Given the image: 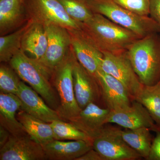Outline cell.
I'll return each instance as SVG.
<instances>
[{
	"instance_id": "15",
	"label": "cell",
	"mask_w": 160,
	"mask_h": 160,
	"mask_svg": "<svg viewBox=\"0 0 160 160\" xmlns=\"http://www.w3.org/2000/svg\"><path fill=\"white\" fill-rule=\"evenodd\" d=\"M17 95L22 102L20 110L48 123L62 120L58 111L50 108L32 87L21 81Z\"/></svg>"
},
{
	"instance_id": "8",
	"label": "cell",
	"mask_w": 160,
	"mask_h": 160,
	"mask_svg": "<svg viewBox=\"0 0 160 160\" xmlns=\"http://www.w3.org/2000/svg\"><path fill=\"white\" fill-rule=\"evenodd\" d=\"M102 54L101 69L122 83L135 100L144 86L135 72L126 52L118 53L103 52Z\"/></svg>"
},
{
	"instance_id": "18",
	"label": "cell",
	"mask_w": 160,
	"mask_h": 160,
	"mask_svg": "<svg viewBox=\"0 0 160 160\" xmlns=\"http://www.w3.org/2000/svg\"><path fill=\"white\" fill-rule=\"evenodd\" d=\"M26 0H0V36L19 29L29 21Z\"/></svg>"
},
{
	"instance_id": "1",
	"label": "cell",
	"mask_w": 160,
	"mask_h": 160,
	"mask_svg": "<svg viewBox=\"0 0 160 160\" xmlns=\"http://www.w3.org/2000/svg\"><path fill=\"white\" fill-rule=\"evenodd\" d=\"M81 29L102 53L125 52L140 38L132 32L98 13H94L89 20L81 23Z\"/></svg>"
},
{
	"instance_id": "17",
	"label": "cell",
	"mask_w": 160,
	"mask_h": 160,
	"mask_svg": "<svg viewBox=\"0 0 160 160\" xmlns=\"http://www.w3.org/2000/svg\"><path fill=\"white\" fill-rule=\"evenodd\" d=\"M47 159L76 160L92 149V142L86 140H53L42 145Z\"/></svg>"
},
{
	"instance_id": "23",
	"label": "cell",
	"mask_w": 160,
	"mask_h": 160,
	"mask_svg": "<svg viewBox=\"0 0 160 160\" xmlns=\"http://www.w3.org/2000/svg\"><path fill=\"white\" fill-rule=\"evenodd\" d=\"M30 20L19 29L11 33L0 36V62L9 63L22 49V42L25 32L31 25Z\"/></svg>"
},
{
	"instance_id": "13",
	"label": "cell",
	"mask_w": 160,
	"mask_h": 160,
	"mask_svg": "<svg viewBox=\"0 0 160 160\" xmlns=\"http://www.w3.org/2000/svg\"><path fill=\"white\" fill-rule=\"evenodd\" d=\"M109 123H115L125 129L147 127L151 130L156 125L146 108L136 100H133L129 106L111 110L108 119Z\"/></svg>"
},
{
	"instance_id": "6",
	"label": "cell",
	"mask_w": 160,
	"mask_h": 160,
	"mask_svg": "<svg viewBox=\"0 0 160 160\" xmlns=\"http://www.w3.org/2000/svg\"><path fill=\"white\" fill-rule=\"evenodd\" d=\"M29 20L44 26L54 25L68 30L81 29V23L71 18L58 0H26Z\"/></svg>"
},
{
	"instance_id": "30",
	"label": "cell",
	"mask_w": 160,
	"mask_h": 160,
	"mask_svg": "<svg viewBox=\"0 0 160 160\" xmlns=\"http://www.w3.org/2000/svg\"><path fill=\"white\" fill-rule=\"evenodd\" d=\"M149 16L157 23L160 29V0H150Z\"/></svg>"
},
{
	"instance_id": "14",
	"label": "cell",
	"mask_w": 160,
	"mask_h": 160,
	"mask_svg": "<svg viewBox=\"0 0 160 160\" xmlns=\"http://www.w3.org/2000/svg\"><path fill=\"white\" fill-rule=\"evenodd\" d=\"M96 78L106 108L114 110L131 105L134 99L118 80L104 72L101 68L98 71Z\"/></svg>"
},
{
	"instance_id": "27",
	"label": "cell",
	"mask_w": 160,
	"mask_h": 160,
	"mask_svg": "<svg viewBox=\"0 0 160 160\" xmlns=\"http://www.w3.org/2000/svg\"><path fill=\"white\" fill-rule=\"evenodd\" d=\"M20 78L11 66L4 63L0 66V90L1 92L17 94Z\"/></svg>"
},
{
	"instance_id": "22",
	"label": "cell",
	"mask_w": 160,
	"mask_h": 160,
	"mask_svg": "<svg viewBox=\"0 0 160 160\" xmlns=\"http://www.w3.org/2000/svg\"><path fill=\"white\" fill-rule=\"evenodd\" d=\"M151 129L142 127L136 129H121L120 133L123 140L129 146L141 156L147 160L149 157L152 144V136Z\"/></svg>"
},
{
	"instance_id": "2",
	"label": "cell",
	"mask_w": 160,
	"mask_h": 160,
	"mask_svg": "<svg viewBox=\"0 0 160 160\" xmlns=\"http://www.w3.org/2000/svg\"><path fill=\"white\" fill-rule=\"evenodd\" d=\"M155 32L140 38L126 51L143 86H153L160 80V35Z\"/></svg>"
},
{
	"instance_id": "24",
	"label": "cell",
	"mask_w": 160,
	"mask_h": 160,
	"mask_svg": "<svg viewBox=\"0 0 160 160\" xmlns=\"http://www.w3.org/2000/svg\"><path fill=\"white\" fill-rule=\"evenodd\" d=\"M135 100L146 108L156 125L160 127V91L144 86Z\"/></svg>"
},
{
	"instance_id": "19",
	"label": "cell",
	"mask_w": 160,
	"mask_h": 160,
	"mask_svg": "<svg viewBox=\"0 0 160 160\" xmlns=\"http://www.w3.org/2000/svg\"><path fill=\"white\" fill-rule=\"evenodd\" d=\"M22 102L17 95L1 92V125L8 130L11 135H22L27 133L22 124L16 118L17 112L20 110Z\"/></svg>"
},
{
	"instance_id": "21",
	"label": "cell",
	"mask_w": 160,
	"mask_h": 160,
	"mask_svg": "<svg viewBox=\"0 0 160 160\" xmlns=\"http://www.w3.org/2000/svg\"><path fill=\"white\" fill-rule=\"evenodd\" d=\"M17 117L26 132L41 145L54 140L50 123L46 122L21 110Z\"/></svg>"
},
{
	"instance_id": "4",
	"label": "cell",
	"mask_w": 160,
	"mask_h": 160,
	"mask_svg": "<svg viewBox=\"0 0 160 160\" xmlns=\"http://www.w3.org/2000/svg\"><path fill=\"white\" fill-rule=\"evenodd\" d=\"M9 63L21 79L29 84L50 107L57 110L59 106L50 82L52 72L36 60L28 57L22 49Z\"/></svg>"
},
{
	"instance_id": "11",
	"label": "cell",
	"mask_w": 160,
	"mask_h": 160,
	"mask_svg": "<svg viewBox=\"0 0 160 160\" xmlns=\"http://www.w3.org/2000/svg\"><path fill=\"white\" fill-rule=\"evenodd\" d=\"M0 149L1 160L47 159L42 146L28 133L10 136L7 142Z\"/></svg>"
},
{
	"instance_id": "26",
	"label": "cell",
	"mask_w": 160,
	"mask_h": 160,
	"mask_svg": "<svg viewBox=\"0 0 160 160\" xmlns=\"http://www.w3.org/2000/svg\"><path fill=\"white\" fill-rule=\"evenodd\" d=\"M71 18L78 23L89 20L93 13L86 0H58Z\"/></svg>"
},
{
	"instance_id": "9",
	"label": "cell",
	"mask_w": 160,
	"mask_h": 160,
	"mask_svg": "<svg viewBox=\"0 0 160 160\" xmlns=\"http://www.w3.org/2000/svg\"><path fill=\"white\" fill-rule=\"evenodd\" d=\"M48 45L43 57L38 62L51 72L66 58L71 48V39L68 29L54 25L44 26Z\"/></svg>"
},
{
	"instance_id": "32",
	"label": "cell",
	"mask_w": 160,
	"mask_h": 160,
	"mask_svg": "<svg viewBox=\"0 0 160 160\" xmlns=\"http://www.w3.org/2000/svg\"><path fill=\"white\" fill-rule=\"evenodd\" d=\"M10 133L2 125L0 126V148L2 147L7 142L10 137Z\"/></svg>"
},
{
	"instance_id": "3",
	"label": "cell",
	"mask_w": 160,
	"mask_h": 160,
	"mask_svg": "<svg viewBox=\"0 0 160 160\" xmlns=\"http://www.w3.org/2000/svg\"><path fill=\"white\" fill-rule=\"evenodd\" d=\"M92 12L104 16L113 22L134 32L140 38L160 33L157 23L150 16H143L123 8L113 0H86Z\"/></svg>"
},
{
	"instance_id": "20",
	"label": "cell",
	"mask_w": 160,
	"mask_h": 160,
	"mask_svg": "<svg viewBox=\"0 0 160 160\" xmlns=\"http://www.w3.org/2000/svg\"><path fill=\"white\" fill-rule=\"evenodd\" d=\"M48 45L45 27L32 22L25 32L22 39V51L28 57L38 61L43 57Z\"/></svg>"
},
{
	"instance_id": "28",
	"label": "cell",
	"mask_w": 160,
	"mask_h": 160,
	"mask_svg": "<svg viewBox=\"0 0 160 160\" xmlns=\"http://www.w3.org/2000/svg\"><path fill=\"white\" fill-rule=\"evenodd\" d=\"M127 10L143 16H149L150 0H113Z\"/></svg>"
},
{
	"instance_id": "25",
	"label": "cell",
	"mask_w": 160,
	"mask_h": 160,
	"mask_svg": "<svg viewBox=\"0 0 160 160\" xmlns=\"http://www.w3.org/2000/svg\"><path fill=\"white\" fill-rule=\"evenodd\" d=\"M50 124L54 139L62 141L82 140L92 142L91 138L69 122H66L62 120H57Z\"/></svg>"
},
{
	"instance_id": "5",
	"label": "cell",
	"mask_w": 160,
	"mask_h": 160,
	"mask_svg": "<svg viewBox=\"0 0 160 160\" xmlns=\"http://www.w3.org/2000/svg\"><path fill=\"white\" fill-rule=\"evenodd\" d=\"M76 59L71 46L66 58L53 71L51 79L60 98L57 111L62 120L69 122L77 117L82 110L77 102L73 86L72 71Z\"/></svg>"
},
{
	"instance_id": "29",
	"label": "cell",
	"mask_w": 160,
	"mask_h": 160,
	"mask_svg": "<svg viewBox=\"0 0 160 160\" xmlns=\"http://www.w3.org/2000/svg\"><path fill=\"white\" fill-rule=\"evenodd\" d=\"M151 131L155 132L156 136L153 138L147 160H160V127L155 125Z\"/></svg>"
},
{
	"instance_id": "33",
	"label": "cell",
	"mask_w": 160,
	"mask_h": 160,
	"mask_svg": "<svg viewBox=\"0 0 160 160\" xmlns=\"http://www.w3.org/2000/svg\"><path fill=\"white\" fill-rule=\"evenodd\" d=\"M152 87H153L154 89L160 91V80L157 85H156L155 86H152Z\"/></svg>"
},
{
	"instance_id": "31",
	"label": "cell",
	"mask_w": 160,
	"mask_h": 160,
	"mask_svg": "<svg viewBox=\"0 0 160 160\" xmlns=\"http://www.w3.org/2000/svg\"><path fill=\"white\" fill-rule=\"evenodd\" d=\"M76 160H105L104 158L93 148Z\"/></svg>"
},
{
	"instance_id": "7",
	"label": "cell",
	"mask_w": 160,
	"mask_h": 160,
	"mask_svg": "<svg viewBox=\"0 0 160 160\" xmlns=\"http://www.w3.org/2000/svg\"><path fill=\"white\" fill-rule=\"evenodd\" d=\"M121 129L112 126H104L93 139L92 148L105 160H136L142 158L134 149L123 140Z\"/></svg>"
},
{
	"instance_id": "12",
	"label": "cell",
	"mask_w": 160,
	"mask_h": 160,
	"mask_svg": "<svg viewBox=\"0 0 160 160\" xmlns=\"http://www.w3.org/2000/svg\"><path fill=\"white\" fill-rule=\"evenodd\" d=\"M72 75L75 95L81 109L89 103L97 104L101 99L104 102L98 80L80 64L77 58L74 61Z\"/></svg>"
},
{
	"instance_id": "10",
	"label": "cell",
	"mask_w": 160,
	"mask_h": 160,
	"mask_svg": "<svg viewBox=\"0 0 160 160\" xmlns=\"http://www.w3.org/2000/svg\"><path fill=\"white\" fill-rule=\"evenodd\" d=\"M68 31L71 46L78 62L97 78V73L101 67L102 53L82 29Z\"/></svg>"
},
{
	"instance_id": "16",
	"label": "cell",
	"mask_w": 160,
	"mask_h": 160,
	"mask_svg": "<svg viewBox=\"0 0 160 160\" xmlns=\"http://www.w3.org/2000/svg\"><path fill=\"white\" fill-rule=\"evenodd\" d=\"M111 110L102 108L96 103H89L76 117L69 121L78 129L85 132L92 139L108 123Z\"/></svg>"
}]
</instances>
